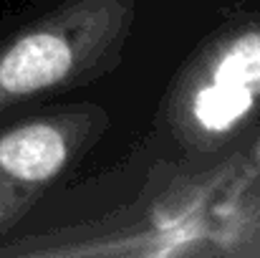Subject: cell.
Instances as JSON below:
<instances>
[{
	"label": "cell",
	"instance_id": "6da1fadb",
	"mask_svg": "<svg viewBox=\"0 0 260 258\" xmlns=\"http://www.w3.org/2000/svg\"><path fill=\"white\" fill-rule=\"evenodd\" d=\"M71 66V51L63 38L33 33L20 38L0 59V89L8 94H30L56 84Z\"/></svg>",
	"mask_w": 260,
	"mask_h": 258
},
{
	"label": "cell",
	"instance_id": "7a4b0ae2",
	"mask_svg": "<svg viewBox=\"0 0 260 258\" xmlns=\"http://www.w3.org/2000/svg\"><path fill=\"white\" fill-rule=\"evenodd\" d=\"M66 145L46 124H28L0 139V167L20 180H46L61 170Z\"/></svg>",
	"mask_w": 260,
	"mask_h": 258
},
{
	"label": "cell",
	"instance_id": "3957f363",
	"mask_svg": "<svg viewBox=\"0 0 260 258\" xmlns=\"http://www.w3.org/2000/svg\"><path fill=\"white\" fill-rule=\"evenodd\" d=\"M250 106H253V94L233 86L212 84L205 86L194 96V117L210 132L230 129L238 119L248 114Z\"/></svg>",
	"mask_w": 260,
	"mask_h": 258
},
{
	"label": "cell",
	"instance_id": "277c9868",
	"mask_svg": "<svg viewBox=\"0 0 260 258\" xmlns=\"http://www.w3.org/2000/svg\"><path fill=\"white\" fill-rule=\"evenodd\" d=\"M215 84L255 94L260 91V33L238 38L215 66Z\"/></svg>",
	"mask_w": 260,
	"mask_h": 258
}]
</instances>
